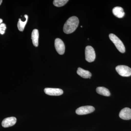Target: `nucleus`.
Instances as JSON below:
<instances>
[{"label":"nucleus","instance_id":"2","mask_svg":"<svg viewBox=\"0 0 131 131\" xmlns=\"http://www.w3.org/2000/svg\"><path fill=\"white\" fill-rule=\"evenodd\" d=\"M110 40L114 44L119 51L121 53H124L125 51V48L123 42L116 35L113 34H110L109 35Z\"/></svg>","mask_w":131,"mask_h":131},{"label":"nucleus","instance_id":"7","mask_svg":"<svg viewBox=\"0 0 131 131\" xmlns=\"http://www.w3.org/2000/svg\"><path fill=\"white\" fill-rule=\"evenodd\" d=\"M44 91L46 94L51 96H59L62 94L63 93L62 90L58 88H46Z\"/></svg>","mask_w":131,"mask_h":131},{"label":"nucleus","instance_id":"9","mask_svg":"<svg viewBox=\"0 0 131 131\" xmlns=\"http://www.w3.org/2000/svg\"><path fill=\"white\" fill-rule=\"evenodd\" d=\"M119 117L122 119H131V109L128 107L124 108L120 112Z\"/></svg>","mask_w":131,"mask_h":131},{"label":"nucleus","instance_id":"4","mask_svg":"<svg viewBox=\"0 0 131 131\" xmlns=\"http://www.w3.org/2000/svg\"><path fill=\"white\" fill-rule=\"evenodd\" d=\"M119 74L124 77H128L131 75V69L125 65H119L115 68Z\"/></svg>","mask_w":131,"mask_h":131},{"label":"nucleus","instance_id":"5","mask_svg":"<svg viewBox=\"0 0 131 131\" xmlns=\"http://www.w3.org/2000/svg\"><path fill=\"white\" fill-rule=\"evenodd\" d=\"M95 110V108L91 106H83L80 107L76 110L77 114L83 115L88 114L93 112Z\"/></svg>","mask_w":131,"mask_h":131},{"label":"nucleus","instance_id":"6","mask_svg":"<svg viewBox=\"0 0 131 131\" xmlns=\"http://www.w3.org/2000/svg\"><path fill=\"white\" fill-rule=\"evenodd\" d=\"M55 47L58 53L60 55H63L65 52V45L62 40L57 38L55 40Z\"/></svg>","mask_w":131,"mask_h":131},{"label":"nucleus","instance_id":"3","mask_svg":"<svg viewBox=\"0 0 131 131\" xmlns=\"http://www.w3.org/2000/svg\"><path fill=\"white\" fill-rule=\"evenodd\" d=\"M85 59L89 62H91L94 61L96 55L94 50L92 46H88L85 48Z\"/></svg>","mask_w":131,"mask_h":131},{"label":"nucleus","instance_id":"14","mask_svg":"<svg viewBox=\"0 0 131 131\" xmlns=\"http://www.w3.org/2000/svg\"><path fill=\"white\" fill-rule=\"evenodd\" d=\"M25 18H26L25 21H21V19H19V21L18 23V30L20 31H23L24 30V28L27 23V20H28V16L27 15H25Z\"/></svg>","mask_w":131,"mask_h":131},{"label":"nucleus","instance_id":"17","mask_svg":"<svg viewBox=\"0 0 131 131\" xmlns=\"http://www.w3.org/2000/svg\"><path fill=\"white\" fill-rule=\"evenodd\" d=\"M3 22V20L2 19L0 18V24H2Z\"/></svg>","mask_w":131,"mask_h":131},{"label":"nucleus","instance_id":"13","mask_svg":"<svg viewBox=\"0 0 131 131\" xmlns=\"http://www.w3.org/2000/svg\"><path fill=\"white\" fill-rule=\"evenodd\" d=\"M96 91L98 94L103 96H108L110 95L109 90L105 87H98L96 88Z\"/></svg>","mask_w":131,"mask_h":131},{"label":"nucleus","instance_id":"19","mask_svg":"<svg viewBox=\"0 0 131 131\" xmlns=\"http://www.w3.org/2000/svg\"><path fill=\"white\" fill-rule=\"evenodd\" d=\"M81 27H82V26H81Z\"/></svg>","mask_w":131,"mask_h":131},{"label":"nucleus","instance_id":"10","mask_svg":"<svg viewBox=\"0 0 131 131\" xmlns=\"http://www.w3.org/2000/svg\"><path fill=\"white\" fill-rule=\"evenodd\" d=\"M112 12L115 16L118 18H121L125 15L124 9L120 7H116L113 8Z\"/></svg>","mask_w":131,"mask_h":131},{"label":"nucleus","instance_id":"12","mask_svg":"<svg viewBox=\"0 0 131 131\" xmlns=\"http://www.w3.org/2000/svg\"><path fill=\"white\" fill-rule=\"evenodd\" d=\"M78 74L84 78H90L92 76L91 73L89 71L84 70L81 68H78L77 71Z\"/></svg>","mask_w":131,"mask_h":131},{"label":"nucleus","instance_id":"18","mask_svg":"<svg viewBox=\"0 0 131 131\" xmlns=\"http://www.w3.org/2000/svg\"><path fill=\"white\" fill-rule=\"evenodd\" d=\"M3 1L2 0H0V5H1Z\"/></svg>","mask_w":131,"mask_h":131},{"label":"nucleus","instance_id":"15","mask_svg":"<svg viewBox=\"0 0 131 131\" xmlns=\"http://www.w3.org/2000/svg\"><path fill=\"white\" fill-rule=\"evenodd\" d=\"M68 1V0H54L53 5L57 7H61L64 6Z\"/></svg>","mask_w":131,"mask_h":131},{"label":"nucleus","instance_id":"16","mask_svg":"<svg viewBox=\"0 0 131 131\" xmlns=\"http://www.w3.org/2000/svg\"><path fill=\"white\" fill-rule=\"evenodd\" d=\"M6 29V25L4 23L0 25V34L2 35H3L5 34V31Z\"/></svg>","mask_w":131,"mask_h":131},{"label":"nucleus","instance_id":"8","mask_svg":"<svg viewBox=\"0 0 131 131\" xmlns=\"http://www.w3.org/2000/svg\"><path fill=\"white\" fill-rule=\"evenodd\" d=\"M16 122V118L15 117H8L3 120L2 125L3 127L6 128L14 125Z\"/></svg>","mask_w":131,"mask_h":131},{"label":"nucleus","instance_id":"1","mask_svg":"<svg viewBox=\"0 0 131 131\" xmlns=\"http://www.w3.org/2000/svg\"><path fill=\"white\" fill-rule=\"evenodd\" d=\"M79 24V19L77 17L73 16L70 17L64 25V32L66 34H70L74 32L77 28Z\"/></svg>","mask_w":131,"mask_h":131},{"label":"nucleus","instance_id":"11","mask_svg":"<svg viewBox=\"0 0 131 131\" xmlns=\"http://www.w3.org/2000/svg\"><path fill=\"white\" fill-rule=\"evenodd\" d=\"M39 37V33L38 30L37 29H34L32 32L31 39L33 44L35 47H37L38 46Z\"/></svg>","mask_w":131,"mask_h":131}]
</instances>
